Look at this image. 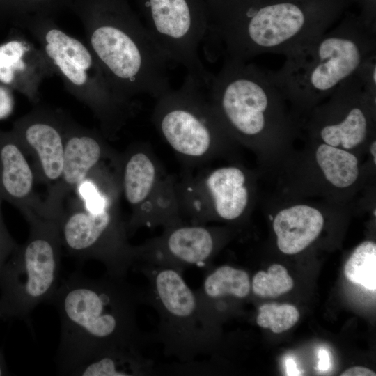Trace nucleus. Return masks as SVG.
Returning a JSON list of instances; mask_svg holds the SVG:
<instances>
[{"instance_id": "obj_1", "label": "nucleus", "mask_w": 376, "mask_h": 376, "mask_svg": "<svg viewBox=\"0 0 376 376\" xmlns=\"http://www.w3.org/2000/svg\"><path fill=\"white\" fill-rule=\"evenodd\" d=\"M49 303L57 309L61 335L56 362L58 373L106 351L141 347L146 337L136 322L141 290L107 274L89 279L76 271L59 286Z\"/></svg>"}, {"instance_id": "obj_2", "label": "nucleus", "mask_w": 376, "mask_h": 376, "mask_svg": "<svg viewBox=\"0 0 376 376\" xmlns=\"http://www.w3.org/2000/svg\"><path fill=\"white\" fill-rule=\"evenodd\" d=\"M88 8L80 13L85 42L120 97L133 101L147 95L157 100L173 89L172 62L146 26L123 10Z\"/></svg>"}, {"instance_id": "obj_3", "label": "nucleus", "mask_w": 376, "mask_h": 376, "mask_svg": "<svg viewBox=\"0 0 376 376\" xmlns=\"http://www.w3.org/2000/svg\"><path fill=\"white\" fill-rule=\"evenodd\" d=\"M375 54L376 26L350 17L288 53L283 66L270 72L286 100L298 110L308 111Z\"/></svg>"}, {"instance_id": "obj_4", "label": "nucleus", "mask_w": 376, "mask_h": 376, "mask_svg": "<svg viewBox=\"0 0 376 376\" xmlns=\"http://www.w3.org/2000/svg\"><path fill=\"white\" fill-rule=\"evenodd\" d=\"M331 0H273L249 4L211 34L226 58L287 55L327 31L338 11Z\"/></svg>"}, {"instance_id": "obj_5", "label": "nucleus", "mask_w": 376, "mask_h": 376, "mask_svg": "<svg viewBox=\"0 0 376 376\" xmlns=\"http://www.w3.org/2000/svg\"><path fill=\"white\" fill-rule=\"evenodd\" d=\"M207 90L210 103L233 140L255 146L290 128L287 100L270 71L226 57Z\"/></svg>"}, {"instance_id": "obj_6", "label": "nucleus", "mask_w": 376, "mask_h": 376, "mask_svg": "<svg viewBox=\"0 0 376 376\" xmlns=\"http://www.w3.org/2000/svg\"><path fill=\"white\" fill-rule=\"evenodd\" d=\"M24 24L66 91L93 112L103 135L115 139L135 113L136 104L117 93L85 41L61 29L48 17H35Z\"/></svg>"}, {"instance_id": "obj_7", "label": "nucleus", "mask_w": 376, "mask_h": 376, "mask_svg": "<svg viewBox=\"0 0 376 376\" xmlns=\"http://www.w3.org/2000/svg\"><path fill=\"white\" fill-rule=\"evenodd\" d=\"M29 235L0 267V318L26 320L58 288L61 246L59 221L33 216Z\"/></svg>"}, {"instance_id": "obj_8", "label": "nucleus", "mask_w": 376, "mask_h": 376, "mask_svg": "<svg viewBox=\"0 0 376 376\" xmlns=\"http://www.w3.org/2000/svg\"><path fill=\"white\" fill-rule=\"evenodd\" d=\"M148 285L141 290L142 303L159 316L155 339L164 352L180 363L193 362L214 346L217 330L207 322L197 293L186 283L182 272L169 267L139 263Z\"/></svg>"}, {"instance_id": "obj_9", "label": "nucleus", "mask_w": 376, "mask_h": 376, "mask_svg": "<svg viewBox=\"0 0 376 376\" xmlns=\"http://www.w3.org/2000/svg\"><path fill=\"white\" fill-rule=\"evenodd\" d=\"M203 88L191 75L156 100L152 120L159 134L187 169L202 166L234 141Z\"/></svg>"}, {"instance_id": "obj_10", "label": "nucleus", "mask_w": 376, "mask_h": 376, "mask_svg": "<svg viewBox=\"0 0 376 376\" xmlns=\"http://www.w3.org/2000/svg\"><path fill=\"white\" fill-rule=\"evenodd\" d=\"M121 195L113 194L94 206L73 198L59 221L62 246L69 254L82 262L96 260L104 265L106 274L117 278H125L136 260L135 246L129 242L120 212Z\"/></svg>"}, {"instance_id": "obj_11", "label": "nucleus", "mask_w": 376, "mask_h": 376, "mask_svg": "<svg viewBox=\"0 0 376 376\" xmlns=\"http://www.w3.org/2000/svg\"><path fill=\"white\" fill-rule=\"evenodd\" d=\"M121 193L131 209L129 235L143 227L162 228L184 221L178 180L169 175L149 145L136 143L120 154Z\"/></svg>"}, {"instance_id": "obj_12", "label": "nucleus", "mask_w": 376, "mask_h": 376, "mask_svg": "<svg viewBox=\"0 0 376 376\" xmlns=\"http://www.w3.org/2000/svg\"><path fill=\"white\" fill-rule=\"evenodd\" d=\"M178 191L184 221L195 224L237 221L246 214L252 199L250 176L235 165L195 173L187 169L178 180Z\"/></svg>"}, {"instance_id": "obj_13", "label": "nucleus", "mask_w": 376, "mask_h": 376, "mask_svg": "<svg viewBox=\"0 0 376 376\" xmlns=\"http://www.w3.org/2000/svg\"><path fill=\"white\" fill-rule=\"evenodd\" d=\"M222 229L182 221L163 228L161 235L135 246V263L176 269L206 267L224 240ZM134 263V264H135Z\"/></svg>"}, {"instance_id": "obj_14", "label": "nucleus", "mask_w": 376, "mask_h": 376, "mask_svg": "<svg viewBox=\"0 0 376 376\" xmlns=\"http://www.w3.org/2000/svg\"><path fill=\"white\" fill-rule=\"evenodd\" d=\"M102 132L86 127L65 113L63 164L59 180L49 188L45 207L49 216L59 217L66 196L101 163L118 153Z\"/></svg>"}, {"instance_id": "obj_15", "label": "nucleus", "mask_w": 376, "mask_h": 376, "mask_svg": "<svg viewBox=\"0 0 376 376\" xmlns=\"http://www.w3.org/2000/svg\"><path fill=\"white\" fill-rule=\"evenodd\" d=\"M63 111L37 105L15 124L14 134L26 155L33 160L36 181L49 188L59 180L65 148Z\"/></svg>"}, {"instance_id": "obj_16", "label": "nucleus", "mask_w": 376, "mask_h": 376, "mask_svg": "<svg viewBox=\"0 0 376 376\" xmlns=\"http://www.w3.org/2000/svg\"><path fill=\"white\" fill-rule=\"evenodd\" d=\"M26 156L12 132L0 131V197L26 219L47 217L44 201L34 191L35 174Z\"/></svg>"}, {"instance_id": "obj_17", "label": "nucleus", "mask_w": 376, "mask_h": 376, "mask_svg": "<svg viewBox=\"0 0 376 376\" xmlns=\"http://www.w3.org/2000/svg\"><path fill=\"white\" fill-rule=\"evenodd\" d=\"M54 75L40 47L24 36L0 45V81L15 86L31 103H38L42 83Z\"/></svg>"}, {"instance_id": "obj_18", "label": "nucleus", "mask_w": 376, "mask_h": 376, "mask_svg": "<svg viewBox=\"0 0 376 376\" xmlns=\"http://www.w3.org/2000/svg\"><path fill=\"white\" fill-rule=\"evenodd\" d=\"M251 291L248 273L228 265L205 271L196 290L202 310L210 324L217 329V322L230 308L229 300L245 299Z\"/></svg>"}, {"instance_id": "obj_19", "label": "nucleus", "mask_w": 376, "mask_h": 376, "mask_svg": "<svg viewBox=\"0 0 376 376\" xmlns=\"http://www.w3.org/2000/svg\"><path fill=\"white\" fill-rule=\"evenodd\" d=\"M279 249L294 255L308 247L319 236L324 226L321 212L311 205L297 204L280 210L273 219Z\"/></svg>"}, {"instance_id": "obj_20", "label": "nucleus", "mask_w": 376, "mask_h": 376, "mask_svg": "<svg viewBox=\"0 0 376 376\" xmlns=\"http://www.w3.org/2000/svg\"><path fill=\"white\" fill-rule=\"evenodd\" d=\"M156 373L155 363L139 347L114 348L101 353L75 368L70 375L139 376Z\"/></svg>"}, {"instance_id": "obj_21", "label": "nucleus", "mask_w": 376, "mask_h": 376, "mask_svg": "<svg viewBox=\"0 0 376 376\" xmlns=\"http://www.w3.org/2000/svg\"><path fill=\"white\" fill-rule=\"evenodd\" d=\"M315 157L324 178L332 186L344 189L357 181L359 160L350 150L322 143L318 146Z\"/></svg>"}, {"instance_id": "obj_22", "label": "nucleus", "mask_w": 376, "mask_h": 376, "mask_svg": "<svg viewBox=\"0 0 376 376\" xmlns=\"http://www.w3.org/2000/svg\"><path fill=\"white\" fill-rule=\"evenodd\" d=\"M345 276L352 283L375 292L376 290V244L373 241L361 243L347 260Z\"/></svg>"}, {"instance_id": "obj_23", "label": "nucleus", "mask_w": 376, "mask_h": 376, "mask_svg": "<svg viewBox=\"0 0 376 376\" xmlns=\"http://www.w3.org/2000/svg\"><path fill=\"white\" fill-rule=\"evenodd\" d=\"M294 281L285 267L279 264L271 265L267 272H258L253 277L251 288L260 297H276L290 291Z\"/></svg>"}, {"instance_id": "obj_24", "label": "nucleus", "mask_w": 376, "mask_h": 376, "mask_svg": "<svg viewBox=\"0 0 376 376\" xmlns=\"http://www.w3.org/2000/svg\"><path fill=\"white\" fill-rule=\"evenodd\" d=\"M299 316L297 308L293 305L265 304L258 308L256 323L262 328H269L272 332L279 334L292 327Z\"/></svg>"}, {"instance_id": "obj_25", "label": "nucleus", "mask_w": 376, "mask_h": 376, "mask_svg": "<svg viewBox=\"0 0 376 376\" xmlns=\"http://www.w3.org/2000/svg\"><path fill=\"white\" fill-rule=\"evenodd\" d=\"M364 90L376 97V54L366 60L359 70Z\"/></svg>"}, {"instance_id": "obj_26", "label": "nucleus", "mask_w": 376, "mask_h": 376, "mask_svg": "<svg viewBox=\"0 0 376 376\" xmlns=\"http://www.w3.org/2000/svg\"><path fill=\"white\" fill-rule=\"evenodd\" d=\"M2 201L3 200L0 197V258L6 260L17 246V244L10 235L4 224L1 212V204Z\"/></svg>"}, {"instance_id": "obj_27", "label": "nucleus", "mask_w": 376, "mask_h": 376, "mask_svg": "<svg viewBox=\"0 0 376 376\" xmlns=\"http://www.w3.org/2000/svg\"><path fill=\"white\" fill-rule=\"evenodd\" d=\"M376 374L372 370L362 366H354L344 371L341 376H375Z\"/></svg>"}, {"instance_id": "obj_28", "label": "nucleus", "mask_w": 376, "mask_h": 376, "mask_svg": "<svg viewBox=\"0 0 376 376\" xmlns=\"http://www.w3.org/2000/svg\"><path fill=\"white\" fill-rule=\"evenodd\" d=\"M318 362L317 368L321 371H326L329 370L330 366V358L329 352L324 350L321 349L318 352Z\"/></svg>"}, {"instance_id": "obj_29", "label": "nucleus", "mask_w": 376, "mask_h": 376, "mask_svg": "<svg viewBox=\"0 0 376 376\" xmlns=\"http://www.w3.org/2000/svg\"><path fill=\"white\" fill-rule=\"evenodd\" d=\"M10 105V98L8 91L2 87H0V112L1 116L4 115V113L1 111V108L8 111Z\"/></svg>"}, {"instance_id": "obj_30", "label": "nucleus", "mask_w": 376, "mask_h": 376, "mask_svg": "<svg viewBox=\"0 0 376 376\" xmlns=\"http://www.w3.org/2000/svg\"><path fill=\"white\" fill-rule=\"evenodd\" d=\"M286 370L288 375H299L297 364L292 359H288L285 361Z\"/></svg>"}, {"instance_id": "obj_31", "label": "nucleus", "mask_w": 376, "mask_h": 376, "mask_svg": "<svg viewBox=\"0 0 376 376\" xmlns=\"http://www.w3.org/2000/svg\"><path fill=\"white\" fill-rule=\"evenodd\" d=\"M8 375V370L2 351L0 350V376Z\"/></svg>"}, {"instance_id": "obj_32", "label": "nucleus", "mask_w": 376, "mask_h": 376, "mask_svg": "<svg viewBox=\"0 0 376 376\" xmlns=\"http://www.w3.org/2000/svg\"><path fill=\"white\" fill-rule=\"evenodd\" d=\"M370 152L373 158L374 164H376V141L373 140L370 146Z\"/></svg>"}, {"instance_id": "obj_33", "label": "nucleus", "mask_w": 376, "mask_h": 376, "mask_svg": "<svg viewBox=\"0 0 376 376\" xmlns=\"http://www.w3.org/2000/svg\"><path fill=\"white\" fill-rule=\"evenodd\" d=\"M30 1L31 3H36V4H38V3H48V1L49 0H29Z\"/></svg>"}, {"instance_id": "obj_34", "label": "nucleus", "mask_w": 376, "mask_h": 376, "mask_svg": "<svg viewBox=\"0 0 376 376\" xmlns=\"http://www.w3.org/2000/svg\"><path fill=\"white\" fill-rule=\"evenodd\" d=\"M3 260L0 259V267L3 264Z\"/></svg>"}]
</instances>
